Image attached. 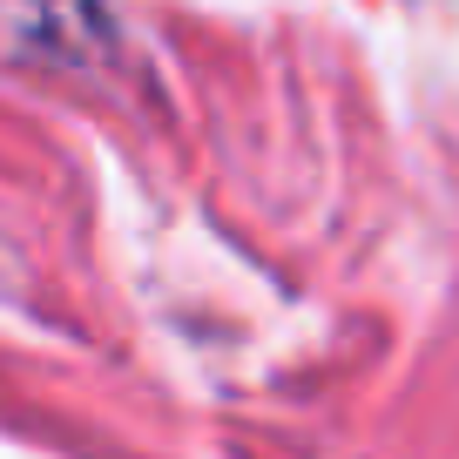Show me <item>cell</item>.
<instances>
[{
    "mask_svg": "<svg viewBox=\"0 0 459 459\" xmlns=\"http://www.w3.org/2000/svg\"><path fill=\"white\" fill-rule=\"evenodd\" d=\"M108 41L101 0H0V61L14 68H95Z\"/></svg>",
    "mask_w": 459,
    "mask_h": 459,
    "instance_id": "6da1fadb",
    "label": "cell"
}]
</instances>
